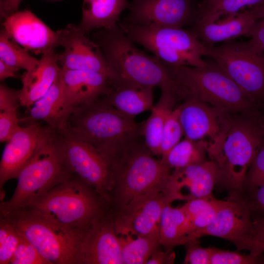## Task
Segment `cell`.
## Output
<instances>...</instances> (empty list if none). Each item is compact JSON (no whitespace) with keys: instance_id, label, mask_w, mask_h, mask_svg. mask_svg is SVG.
<instances>
[{"instance_id":"1","label":"cell","mask_w":264,"mask_h":264,"mask_svg":"<svg viewBox=\"0 0 264 264\" xmlns=\"http://www.w3.org/2000/svg\"><path fill=\"white\" fill-rule=\"evenodd\" d=\"M93 40L102 49L113 84L157 87L175 92L182 99L186 97L185 89L170 68L137 48L118 24L94 33Z\"/></svg>"},{"instance_id":"2","label":"cell","mask_w":264,"mask_h":264,"mask_svg":"<svg viewBox=\"0 0 264 264\" xmlns=\"http://www.w3.org/2000/svg\"><path fill=\"white\" fill-rule=\"evenodd\" d=\"M231 114L217 136L208 142L207 153L217 165V183L230 194H242L246 174L264 138L257 117Z\"/></svg>"},{"instance_id":"3","label":"cell","mask_w":264,"mask_h":264,"mask_svg":"<svg viewBox=\"0 0 264 264\" xmlns=\"http://www.w3.org/2000/svg\"><path fill=\"white\" fill-rule=\"evenodd\" d=\"M153 155L141 136L110 159L108 201L113 213L139 196L168 183L171 170Z\"/></svg>"},{"instance_id":"4","label":"cell","mask_w":264,"mask_h":264,"mask_svg":"<svg viewBox=\"0 0 264 264\" xmlns=\"http://www.w3.org/2000/svg\"><path fill=\"white\" fill-rule=\"evenodd\" d=\"M66 129L94 147L109 162L116 153L142 136V123L120 112L103 98L75 108Z\"/></svg>"},{"instance_id":"5","label":"cell","mask_w":264,"mask_h":264,"mask_svg":"<svg viewBox=\"0 0 264 264\" xmlns=\"http://www.w3.org/2000/svg\"><path fill=\"white\" fill-rule=\"evenodd\" d=\"M23 208L36 210L81 233L110 210L108 202L94 189L75 176L55 185Z\"/></svg>"},{"instance_id":"6","label":"cell","mask_w":264,"mask_h":264,"mask_svg":"<svg viewBox=\"0 0 264 264\" xmlns=\"http://www.w3.org/2000/svg\"><path fill=\"white\" fill-rule=\"evenodd\" d=\"M119 26L134 43L151 52L169 67H202L208 64L202 57H207L208 47L192 30L124 22Z\"/></svg>"},{"instance_id":"7","label":"cell","mask_w":264,"mask_h":264,"mask_svg":"<svg viewBox=\"0 0 264 264\" xmlns=\"http://www.w3.org/2000/svg\"><path fill=\"white\" fill-rule=\"evenodd\" d=\"M169 68L189 94L229 113H257L256 106L243 90L213 62L202 67Z\"/></svg>"},{"instance_id":"8","label":"cell","mask_w":264,"mask_h":264,"mask_svg":"<svg viewBox=\"0 0 264 264\" xmlns=\"http://www.w3.org/2000/svg\"><path fill=\"white\" fill-rule=\"evenodd\" d=\"M0 216L7 218L49 264H79V249L83 233L29 208Z\"/></svg>"},{"instance_id":"9","label":"cell","mask_w":264,"mask_h":264,"mask_svg":"<svg viewBox=\"0 0 264 264\" xmlns=\"http://www.w3.org/2000/svg\"><path fill=\"white\" fill-rule=\"evenodd\" d=\"M74 176L62 156L55 132L22 168L12 197L0 204V215L23 208L52 187Z\"/></svg>"},{"instance_id":"10","label":"cell","mask_w":264,"mask_h":264,"mask_svg":"<svg viewBox=\"0 0 264 264\" xmlns=\"http://www.w3.org/2000/svg\"><path fill=\"white\" fill-rule=\"evenodd\" d=\"M207 57L224 71L257 108L264 95V54L249 42L233 40L208 47Z\"/></svg>"},{"instance_id":"11","label":"cell","mask_w":264,"mask_h":264,"mask_svg":"<svg viewBox=\"0 0 264 264\" xmlns=\"http://www.w3.org/2000/svg\"><path fill=\"white\" fill-rule=\"evenodd\" d=\"M54 132L68 170L94 189L108 202L111 180L108 160L92 145L74 136L66 129Z\"/></svg>"},{"instance_id":"12","label":"cell","mask_w":264,"mask_h":264,"mask_svg":"<svg viewBox=\"0 0 264 264\" xmlns=\"http://www.w3.org/2000/svg\"><path fill=\"white\" fill-rule=\"evenodd\" d=\"M167 183L139 196L113 213L115 228L119 236L136 237L159 233L162 211L167 204L173 202L167 192Z\"/></svg>"},{"instance_id":"13","label":"cell","mask_w":264,"mask_h":264,"mask_svg":"<svg viewBox=\"0 0 264 264\" xmlns=\"http://www.w3.org/2000/svg\"><path fill=\"white\" fill-rule=\"evenodd\" d=\"M53 131L47 125L32 122L26 127H21L6 142L0 162V196L4 184L9 180L17 178L20 171L50 138Z\"/></svg>"},{"instance_id":"14","label":"cell","mask_w":264,"mask_h":264,"mask_svg":"<svg viewBox=\"0 0 264 264\" xmlns=\"http://www.w3.org/2000/svg\"><path fill=\"white\" fill-rule=\"evenodd\" d=\"M79 260V264H123L111 210L94 220L83 232Z\"/></svg>"},{"instance_id":"15","label":"cell","mask_w":264,"mask_h":264,"mask_svg":"<svg viewBox=\"0 0 264 264\" xmlns=\"http://www.w3.org/2000/svg\"><path fill=\"white\" fill-rule=\"evenodd\" d=\"M57 31L59 46L64 48L63 51L57 55L58 62L62 69L93 71L109 77L102 49L87 36L88 32L79 25L73 24Z\"/></svg>"},{"instance_id":"16","label":"cell","mask_w":264,"mask_h":264,"mask_svg":"<svg viewBox=\"0 0 264 264\" xmlns=\"http://www.w3.org/2000/svg\"><path fill=\"white\" fill-rule=\"evenodd\" d=\"M1 25L16 43L35 54L43 55L59 46L58 31L52 30L29 10L17 11Z\"/></svg>"},{"instance_id":"17","label":"cell","mask_w":264,"mask_h":264,"mask_svg":"<svg viewBox=\"0 0 264 264\" xmlns=\"http://www.w3.org/2000/svg\"><path fill=\"white\" fill-rule=\"evenodd\" d=\"M251 212L242 194H230L228 199L223 201L213 222L196 232L192 240L213 236L226 239L235 244L251 232Z\"/></svg>"},{"instance_id":"18","label":"cell","mask_w":264,"mask_h":264,"mask_svg":"<svg viewBox=\"0 0 264 264\" xmlns=\"http://www.w3.org/2000/svg\"><path fill=\"white\" fill-rule=\"evenodd\" d=\"M218 172L212 160L174 170L167 185L168 193L173 200L189 201L211 195L218 182Z\"/></svg>"},{"instance_id":"19","label":"cell","mask_w":264,"mask_h":264,"mask_svg":"<svg viewBox=\"0 0 264 264\" xmlns=\"http://www.w3.org/2000/svg\"><path fill=\"white\" fill-rule=\"evenodd\" d=\"M264 17V7L250 8L215 20H195L191 30L207 47L245 36L254 23Z\"/></svg>"},{"instance_id":"20","label":"cell","mask_w":264,"mask_h":264,"mask_svg":"<svg viewBox=\"0 0 264 264\" xmlns=\"http://www.w3.org/2000/svg\"><path fill=\"white\" fill-rule=\"evenodd\" d=\"M185 138L214 140L220 133L229 112L213 107L189 94L177 107Z\"/></svg>"},{"instance_id":"21","label":"cell","mask_w":264,"mask_h":264,"mask_svg":"<svg viewBox=\"0 0 264 264\" xmlns=\"http://www.w3.org/2000/svg\"><path fill=\"white\" fill-rule=\"evenodd\" d=\"M129 9L124 22L135 24L182 28L193 16L191 0H151Z\"/></svg>"},{"instance_id":"22","label":"cell","mask_w":264,"mask_h":264,"mask_svg":"<svg viewBox=\"0 0 264 264\" xmlns=\"http://www.w3.org/2000/svg\"><path fill=\"white\" fill-rule=\"evenodd\" d=\"M61 73L66 96L74 108L104 97L113 85L108 76L98 72L61 68Z\"/></svg>"},{"instance_id":"23","label":"cell","mask_w":264,"mask_h":264,"mask_svg":"<svg viewBox=\"0 0 264 264\" xmlns=\"http://www.w3.org/2000/svg\"><path fill=\"white\" fill-rule=\"evenodd\" d=\"M61 71L47 92L31 107L29 118L44 122L54 131L66 129L74 108L66 96Z\"/></svg>"},{"instance_id":"24","label":"cell","mask_w":264,"mask_h":264,"mask_svg":"<svg viewBox=\"0 0 264 264\" xmlns=\"http://www.w3.org/2000/svg\"><path fill=\"white\" fill-rule=\"evenodd\" d=\"M57 55L55 49L45 52L34 69L22 74V86L20 89L21 106L31 107L52 86L61 71Z\"/></svg>"},{"instance_id":"25","label":"cell","mask_w":264,"mask_h":264,"mask_svg":"<svg viewBox=\"0 0 264 264\" xmlns=\"http://www.w3.org/2000/svg\"><path fill=\"white\" fill-rule=\"evenodd\" d=\"M154 88L137 85L114 83L103 99L120 112L132 117L153 107Z\"/></svg>"},{"instance_id":"26","label":"cell","mask_w":264,"mask_h":264,"mask_svg":"<svg viewBox=\"0 0 264 264\" xmlns=\"http://www.w3.org/2000/svg\"><path fill=\"white\" fill-rule=\"evenodd\" d=\"M182 100L175 92L161 89L158 101L153 106L151 113L142 123V135L145 144L154 155H160V145L164 126L175 104Z\"/></svg>"},{"instance_id":"27","label":"cell","mask_w":264,"mask_h":264,"mask_svg":"<svg viewBox=\"0 0 264 264\" xmlns=\"http://www.w3.org/2000/svg\"><path fill=\"white\" fill-rule=\"evenodd\" d=\"M130 6L127 0H84L78 25L88 33L111 28L117 25L122 12Z\"/></svg>"},{"instance_id":"28","label":"cell","mask_w":264,"mask_h":264,"mask_svg":"<svg viewBox=\"0 0 264 264\" xmlns=\"http://www.w3.org/2000/svg\"><path fill=\"white\" fill-rule=\"evenodd\" d=\"M159 241L165 249L184 244L191 234L188 219L181 207L171 204L164 208L159 222Z\"/></svg>"},{"instance_id":"29","label":"cell","mask_w":264,"mask_h":264,"mask_svg":"<svg viewBox=\"0 0 264 264\" xmlns=\"http://www.w3.org/2000/svg\"><path fill=\"white\" fill-rule=\"evenodd\" d=\"M208 141L185 138L178 142L161 160L171 170L206 161Z\"/></svg>"},{"instance_id":"30","label":"cell","mask_w":264,"mask_h":264,"mask_svg":"<svg viewBox=\"0 0 264 264\" xmlns=\"http://www.w3.org/2000/svg\"><path fill=\"white\" fill-rule=\"evenodd\" d=\"M223 201L210 195L187 201L181 207L188 219L191 229L188 241L192 239L196 232L213 222Z\"/></svg>"},{"instance_id":"31","label":"cell","mask_w":264,"mask_h":264,"mask_svg":"<svg viewBox=\"0 0 264 264\" xmlns=\"http://www.w3.org/2000/svg\"><path fill=\"white\" fill-rule=\"evenodd\" d=\"M123 264H145L160 245L158 233L147 236H119Z\"/></svg>"},{"instance_id":"32","label":"cell","mask_w":264,"mask_h":264,"mask_svg":"<svg viewBox=\"0 0 264 264\" xmlns=\"http://www.w3.org/2000/svg\"><path fill=\"white\" fill-rule=\"evenodd\" d=\"M264 7V0H203L198 5L196 19L215 20L250 8Z\"/></svg>"},{"instance_id":"33","label":"cell","mask_w":264,"mask_h":264,"mask_svg":"<svg viewBox=\"0 0 264 264\" xmlns=\"http://www.w3.org/2000/svg\"><path fill=\"white\" fill-rule=\"evenodd\" d=\"M0 61L19 70L29 71L39 63L38 59L16 43L2 27L0 32Z\"/></svg>"},{"instance_id":"34","label":"cell","mask_w":264,"mask_h":264,"mask_svg":"<svg viewBox=\"0 0 264 264\" xmlns=\"http://www.w3.org/2000/svg\"><path fill=\"white\" fill-rule=\"evenodd\" d=\"M21 234L6 217L0 216V264H9Z\"/></svg>"},{"instance_id":"35","label":"cell","mask_w":264,"mask_h":264,"mask_svg":"<svg viewBox=\"0 0 264 264\" xmlns=\"http://www.w3.org/2000/svg\"><path fill=\"white\" fill-rule=\"evenodd\" d=\"M210 264H264L263 254L251 253L245 255L238 251L222 250L215 247H208Z\"/></svg>"},{"instance_id":"36","label":"cell","mask_w":264,"mask_h":264,"mask_svg":"<svg viewBox=\"0 0 264 264\" xmlns=\"http://www.w3.org/2000/svg\"><path fill=\"white\" fill-rule=\"evenodd\" d=\"M184 132L179 118L177 108L173 110L168 116L163 130L160 155L165 156L180 141Z\"/></svg>"},{"instance_id":"37","label":"cell","mask_w":264,"mask_h":264,"mask_svg":"<svg viewBox=\"0 0 264 264\" xmlns=\"http://www.w3.org/2000/svg\"><path fill=\"white\" fill-rule=\"evenodd\" d=\"M9 264H49L37 248L22 234Z\"/></svg>"},{"instance_id":"38","label":"cell","mask_w":264,"mask_h":264,"mask_svg":"<svg viewBox=\"0 0 264 264\" xmlns=\"http://www.w3.org/2000/svg\"><path fill=\"white\" fill-rule=\"evenodd\" d=\"M264 184V139L246 175L244 189L252 190Z\"/></svg>"},{"instance_id":"39","label":"cell","mask_w":264,"mask_h":264,"mask_svg":"<svg viewBox=\"0 0 264 264\" xmlns=\"http://www.w3.org/2000/svg\"><path fill=\"white\" fill-rule=\"evenodd\" d=\"M184 244L186 250L184 264H210L209 248L203 247L199 239L189 240Z\"/></svg>"},{"instance_id":"40","label":"cell","mask_w":264,"mask_h":264,"mask_svg":"<svg viewBox=\"0 0 264 264\" xmlns=\"http://www.w3.org/2000/svg\"><path fill=\"white\" fill-rule=\"evenodd\" d=\"M17 110L0 111V141L7 142L21 127Z\"/></svg>"},{"instance_id":"41","label":"cell","mask_w":264,"mask_h":264,"mask_svg":"<svg viewBox=\"0 0 264 264\" xmlns=\"http://www.w3.org/2000/svg\"><path fill=\"white\" fill-rule=\"evenodd\" d=\"M19 105H21L20 90H15L0 84V111L17 110Z\"/></svg>"},{"instance_id":"42","label":"cell","mask_w":264,"mask_h":264,"mask_svg":"<svg viewBox=\"0 0 264 264\" xmlns=\"http://www.w3.org/2000/svg\"><path fill=\"white\" fill-rule=\"evenodd\" d=\"M245 36L250 38L249 42L258 53L264 54V17L256 21Z\"/></svg>"},{"instance_id":"43","label":"cell","mask_w":264,"mask_h":264,"mask_svg":"<svg viewBox=\"0 0 264 264\" xmlns=\"http://www.w3.org/2000/svg\"><path fill=\"white\" fill-rule=\"evenodd\" d=\"M161 244L154 251L147 264H172L175 262L176 254L173 249L162 250Z\"/></svg>"},{"instance_id":"44","label":"cell","mask_w":264,"mask_h":264,"mask_svg":"<svg viewBox=\"0 0 264 264\" xmlns=\"http://www.w3.org/2000/svg\"><path fill=\"white\" fill-rule=\"evenodd\" d=\"M251 191L249 199L244 198L251 211H257L264 213V184Z\"/></svg>"},{"instance_id":"45","label":"cell","mask_w":264,"mask_h":264,"mask_svg":"<svg viewBox=\"0 0 264 264\" xmlns=\"http://www.w3.org/2000/svg\"><path fill=\"white\" fill-rule=\"evenodd\" d=\"M238 250H247L254 254H263L264 252V241L246 239L237 244Z\"/></svg>"},{"instance_id":"46","label":"cell","mask_w":264,"mask_h":264,"mask_svg":"<svg viewBox=\"0 0 264 264\" xmlns=\"http://www.w3.org/2000/svg\"><path fill=\"white\" fill-rule=\"evenodd\" d=\"M22 0H0V17L3 20L7 17L18 11V8Z\"/></svg>"},{"instance_id":"47","label":"cell","mask_w":264,"mask_h":264,"mask_svg":"<svg viewBox=\"0 0 264 264\" xmlns=\"http://www.w3.org/2000/svg\"><path fill=\"white\" fill-rule=\"evenodd\" d=\"M246 239L264 241V217L252 221V229L249 235L239 242L235 245Z\"/></svg>"},{"instance_id":"48","label":"cell","mask_w":264,"mask_h":264,"mask_svg":"<svg viewBox=\"0 0 264 264\" xmlns=\"http://www.w3.org/2000/svg\"><path fill=\"white\" fill-rule=\"evenodd\" d=\"M19 70L10 66L3 62L0 61V80H3L8 78H14L16 76L17 72Z\"/></svg>"},{"instance_id":"49","label":"cell","mask_w":264,"mask_h":264,"mask_svg":"<svg viewBox=\"0 0 264 264\" xmlns=\"http://www.w3.org/2000/svg\"><path fill=\"white\" fill-rule=\"evenodd\" d=\"M257 110L258 112L260 113L262 117L264 118V95L263 97L259 104Z\"/></svg>"},{"instance_id":"50","label":"cell","mask_w":264,"mask_h":264,"mask_svg":"<svg viewBox=\"0 0 264 264\" xmlns=\"http://www.w3.org/2000/svg\"><path fill=\"white\" fill-rule=\"evenodd\" d=\"M260 128L264 139V118L262 117L259 121Z\"/></svg>"},{"instance_id":"51","label":"cell","mask_w":264,"mask_h":264,"mask_svg":"<svg viewBox=\"0 0 264 264\" xmlns=\"http://www.w3.org/2000/svg\"><path fill=\"white\" fill-rule=\"evenodd\" d=\"M132 3L131 5L136 6L142 4L145 2H147L151 0H132Z\"/></svg>"}]
</instances>
